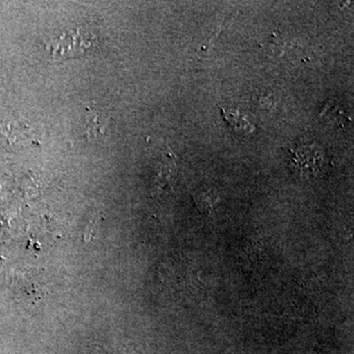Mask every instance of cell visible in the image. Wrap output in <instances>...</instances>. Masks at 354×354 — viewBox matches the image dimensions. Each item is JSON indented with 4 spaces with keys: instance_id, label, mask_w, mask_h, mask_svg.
<instances>
[{
    "instance_id": "1",
    "label": "cell",
    "mask_w": 354,
    "mask_h": 354,
    "mask_svg": "<svg viewBox=\"0 0 354 354\" xmlns=\"http://www.w3.org/2000/svg\"><path fill=\"white\" fill-rule=\"evenodd\" d=\"M92 46V39L87 32L79 29L70 30L53 37L46 43V50L55 60L81 57Z\"/></svg>"
},
{
    "instance_id": "2",
    "label": "cell",
    "mask_w": 354,
    "mask_h": 354,
    "mask_svg": "<svg viewBox=\"0 0 354 354\" xmlns=\"http://www.w3.org/2000/svg\"><path fill=\"white\" fill-rule=\"evenodd\" d=\"M293 169L304 178L315 176L322 169L324 155L320 147L304 145L298 147L292 153Z\"/></svg>"
},
{
    "instance_id": "3",
    "label": "cell",
    "mask_w": 354,
    "mask_h": 354,
    "mask_svg": "<svg viewBox=\"0 0 354 354\" xmlns=\"http://www.w3.org/2000/svg\"><path fill=\"white\" fill-rule=\"evenodd\" d=\"M30 138V130L22 122L7 120L0 123V142L4 146L18 149L24 147Z\"/></svg>"
},
{
    "instance_id": "4",
    "label": "cell",
    "mask_w": 354,
    "mask_h": 354,
    "mask_svg": "<svg viewBox=\"0 0 354 354\" xmlns=\"http://www.w3.org/2000/svg\"><path fill=\"white\" fill-rule=\"evenodd\" d=\"M85 121L86 132L88 138L95 140L104 135L109 122L104 114L99 111H90L86 114Z\"/></svg>"
},
{
    "instance_id": "5",
    "label": "cell",
    "mask_w": 354,
    "mask_h": 354,
    "mask_svg": "<svg viewBox=\"0 0 354 354\" xmlns=\"http://www.w3.org/2000/svg\"><path fill=\"white\" fill-rule=\"evenodd\" d=\"M221 113L234 132L239 133V134H248L253 131L254 127L251 124L250 121L247 120L246 116L239 111L221 109Z\"/></svg>"
},
{
    "instance_id": "6",
    "label": "cell",
    "mask_w": 354,
    "mask_h": 354,
    "mask_svg": "<svg viewBox=\"0 0 354 354\" xmlns=\"http://www.w3.org/2000/svg\"><path fill=\"white\" fill-rule=\"evenodd\" d=\"M195 203L197 208L203 214H211L216 209L218 203V196L212 189L200 188L194 195Z\"/></svg>"
}]
</instances>
